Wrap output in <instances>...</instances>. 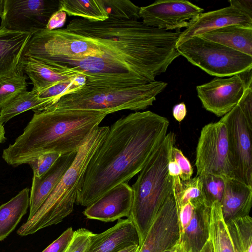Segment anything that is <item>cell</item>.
<instances>
[{
  "instance_id": "1",
  "label": "cell",
  "mask_w": 252,
  "mask_h": 252,
  "mask_svg": "<svg viewBox=\"0 0 252 252\" xmlns=\"http://www.w3.org/2000/svg\"><path fill=\"white\" fill-rule=\"evenodd\" d=\"M64 28L92 40L102 55L51 65L73 67L86 77V81L152 82L180 56L176 44L181 32L159 29L138 20L109 17L103 21L91 22L78 18Z\"/></svg>"
},
{
  "instance_id": "2",
  "label": "cell",
  "mask_w": 252,
  "mask_h": 252,
  "mask_svg": "<svg viewBox=\"0 0 252 252\" xmlns=\"http://www.w3.org/2000/svg\"><path fill=\"white\" fill-rule=\"evenodd\" d=\"M169 126L166 118L150 111L116 121L88 165L76 204L87 207L139 173L163 141Z\"/></svg>"
},
{
  "instance_id": "3",
  "label": "cell",
  "mask_w": 252,
  "mask_h": 252,
  "mask_svg": "<svg viewBox=\"0 0 252 252\" xmlns=\"http://www.w3.org/2000/svg\"><path fill=\"white\" fill-rule=\"evenodd\" d=\"M108 114L88 110L46 108L34 111L23 133L3 150L2 158L16 167L45 153L76 152Z\"/></svg>"
},
{
  "instance_id": "4",
  "label": "cell",
  "mask_w": 252,
  "mask_h": 252,
  "mask_svg": "<svg viewBox=\"0 0 252 252\" xmlns=\"http://www.w3.org/2000/svg\"><path fill=\"white\" fill-rule=\"evenodd\" d=\"M109 129L108 126H99L92 129L60 182L33 216L18 229L19 235L32 234L57 224L72 212L88 165L103 142Z\"/></svg>"
},
{
  "instance_id": "5",
  "label": "cell",
  "mask_w": 252,
  "mask_h": 252,
  "mask_svg": "<svg viewBox=\"0 0 252 252\" xmlns=\"http://www.w3.org/2000/svg\"><path fill=\"white\" fill-rule=\"evenodd\" d=\"M167 85L156 80L141 84L86 81L81 89L61 96L44 109L100 110L108 114L123 110H144L153 105Z\"/></svg>"
},
{
  "instance_id": "6",
  "label": "cell",
  "mask_w": 252,
  "mask_h": 252,
  "mask_svg": "<svg viewBox=\"0 0 252 252\" xmlns=\"http://www.w3.org/2000/svg\"><path fill=\"white\" fill-rule=\"evenodd\" d=\"M175 140L174 132L166 134L131 187L133 200L128 218L137 229L140 247L157 212L173 190L174 178L169 175L168 164Z\"/></svg>"
},
{
  "instance_id": "7",
  "label": "cell",
  "mask_w": 252,
  "mask_h": 252,
  "mask_svg": "<svg viewBox=\"0 0 252 252\" xmlns=\"http://www.w3.org/2000/svg\"><path fill=\"white\" fill-rule=\"evenodd\" d=\"M176 48L190 63L217 77L252 71V56L198 36L188 39Z\"/></svg>"
},
{
  "instance_id": "8",
  "label": "cell",
  "mask_w": 252,
  "mask_h": 252,
  "mask_svg": "<svg viewBox=\"0 0 252 252\" xmlns=\"http://www.w3.org/2000/svg\"><path fill=\"white\" fill-rule=\"evenodd\" d=\"M195 166L197 176L211 174L234 178L227 128L221 119L202 127L196 147Z\"/></svg>"
},
{
  "instance_id": "9",
  "label": "cell",
  "mask_w": 252,
  "mask_h": 252,
  "mask_svg": "<svg viewBox=\"0 0 252 252\" xmlns=\"http://www.w3.org/2000/svg\"><path fill=\"white\" fill-rule=\"evenodd\" d=\"M220 119L227 128L234 177L252 186V127L238 104Z\"/></svg>"
},
{
  "instance_id": "10",
  "label": "cell",
  "mask_w": 252,
  "mask_h": 252,
  "mask_svg": "<svg viewBox=\"0 0 252 252\" xmlns=\"http://www.w3.org/2000/svg\"><path fill=\"white\" fill-rule=\"evenodd\" d=\"M58 8L57 0H4L0 28L32 34L45 29Z\"/></svg>"
},
{
  "instance_id": "11",
  "label": "cell",
  "mask_w": 252,
  "mask_h": 252,
  "mask_svg": "<svg viewBox=\"0 0 252 252\" xmlns=\"http://www.w3.org/2000/svg\"><path fill=\"white\" fill-rule=\"evenodd\" d=\"M180 240L179 205L174 188L157 212L139 252H169Z\"/></svg>"
},
{
  "instance_id": "12",
  "label": "cell",
  "mask_w": 252,
  "mask_h": 252,
  "mask_svg": "<svg viewBox=\"0 0 252 252\" xmlns=\"http://www.w3.org/2000/svg\"><path fill=\"white\" fill-rule=\"evenodd\" d=\"M202 8L188 0H158L140 7L139 17L147 26L180 31L189 27L203 13Z\"/></svg>"
},
{
  "instance_id": "13",
  "label": "cell",
  "mask_w": 252,
  "mask_h": 252,
  "mask_svg": "<svg viewBox=\"0 0 252 252\" xmlns=\"http://www.w3.org/2000/svg\"><path fill=\"white\" fill-rule=\"evenodd\" d=\"M246 73L223 78L215 77L211 81L196 86L197 96L203 107L218 117H222L238 103L252 81L246 79Z\"/></svg>"
},
{
  "instance_id": "14",
  "label": "cell",
  "mask_w": 252,
  "mask_h": 252,
  "mask_svg": "<svg viewBox=\"0 0 252 252\" xmlns=\"http://www.w3.org/2000/svg\"><path fill=\"white\" fill-rule=\"evenodd\" d=\"M133 192L127 183L114 187L86 207L84 215L89 219L112 222L128 217L133 204Z\"/></svg>"
},
{
  "instance_id": "15",
  "label": "cell",
  "mask_w": 252,
  "mask_h": 252,
  "mask_svg": "<svg viewBox=\"0 0 252 252\" xmlns=\"http://www.w3.org/2000/svg\"><path fill=\"white\" fill-rule=\"evenodd\" d=\"M239 25L252 28V18L229 5L218 10L203 12L181 32L177 46L188 39L225 26Z\"/></svg>"
},
{
  "instance_id": "16",
  "label": "cell",
  "mask_w": 252,
  "mask_h": 252,
  "mask_svg": "<svg viewBox=\"0 0 252 252\" xmlns=\"http://www.w3.org/2000/svg\"><path fill=\"white\" fill-rule=\"evenodd\" d=\"M139 245L137 229L128 218L119 219L113 226L100 233H94L86 252H118L127 247Z\"/></svg>"
},
{
  "instance_id": "17",
  "label": "cell",
  "mask_w": 252,
  "mask_h": 252,
  "mask_svg": "<svg viewBox=\"0 0 252 252\" xmlns=\"http://www.w3.org/2000/svg\"><path fill=\"white\" fill-rule=\"evenodd\" d=\"M77 153L62 155L45 174L39 177L33 176L30 195V213L32 218L60 182L71 165Z\"/></svg>"
},
{
  "instance_id": "18",
  "label": "cell",
  "mask_w": 252,
  "mask_h": 252,
  "mask_svg": "<svg viewBox=\"0 0 252 252\" xmlns=\"http://www.w3.org/2000/svg\"><path fill=\"white\" fill-rule=\"evenodd\" d=\"M19 66L28 75L33 85L32 89L35 90L46 88L80 75H84L73 67H55L29 57H22Z\"/></svg>"
},
{
  "instance_id": "19",
  "label": "cell",
  "mask_w": 252,
  "mask_h": 252,
  "mask_svg": "<svg viewBox=\"0 0 252 252\" xmlns=\"http://www.w3.org/2000/svg\"><path fill=\"white\" fill-rule=\"evenodd\" d=\"M224 183L220 203L225 221L249 215L252 207V186L230 177H224Z\"/></svg>"
},
{
  "instance_id": "20",
  "label": "cell",
  "mask_w": 252,
  "mask_h": 252,
  "mask_svg": "<svg viewBox=\"0 0 252 252\" xmlns=\"http://www.w3.org/2000/svg\"><path fill=\"white\" fill-rule=\"evenodd\" d=\"M32 33L0 28V79L19 68L23 51Z\"/></svg>"
},
{
  "instance_id": "21",
  "label": "cell",
  "mask_w": 252,
  "mask_h": 252,
  "mask_svg": "<svg viewBox=\"0 0 252 252\" xmlns=\"http://www.w3.org/2000/svg\"><path fill=\"white\" fill-rule=\"evenodd\" d=\"M211 204L194 207L192 217L180 233L178 252H199L208 239V225Z\"/></svg>"
},
{
  "instance_id": "22",
  "label": "cell",
  "mask_w": 252,
  "mask_h": 252,
  "mask_svg": "<svg viewBox=\"0 0 252 252\" xmlns=\"http://www.w3.org/2000/svg\"><path fill=\"white\" fill-rule=\"evenodd\" d=\"M208 232L213 252H243L224 220L218 201L211 204Z\"/></svg>"
},
{
  "instance_id": "23",
  "label": "cell",
  "mask_w": 252,
  "mask_h": 252,
  "mask_svg": "<svg viewBox=\"0 0 252 252\" xmlns=\"http://www.w3.org/2000/svg\"><path fill=\"white\" fill-rule=\"evenodd\" d=\"M252 56V28L232 25L198 36Z\"/></svg>"
},
{
  "instance_id": "24",
  "label": "cell",
  "mask_w": 252,
  "mask_h": 252,
  "mask_svg": "<svg viewBox=\"0 0 252 252\" xmlns=\"http://www.w3.org/2000/svg\"><path fill=\"white\" fill-rule=\"evenodd\" d=\"M28 188L20 191L8 202L0 206V241L5 239L16 228L30 206Z\"/></svg>"
},
{
  "instance_id": "25",
  "label": "cell",
  "mask_w": 252,
  "mask_h": 252,
  "mask_svg": "<svg viewBox=\"0 0 252 252\" xmlns=\"http://www.w3.org/2000/svg\"><path fill=\"white\" fill-rule=\"evenodd\" d=\"M58 10L91 22L103 21L109 18L101 0H59Z\"/></svg>"
},
{
  "instance_id": "26",
  "label": "cell",
  "mask_w": 252,
  "mask_h": 252,
  "mask_svg": "<svg viewBox=\"0 0 252 252\" xmlns=\"http://www.w3.org/2000/svg\"><path fill=\"white\" fill-rule=\"evenodd\" d=\"M48 106L46 100L40 98L35 90L26 91L17 96L0 111V123L5 124L15 116L29 110L34 112Z\"/></svg>"
},
{
  "instance_id": "27",
  "label": "cell",
  "mask_w": 252,
  "mask_h": 252,
  "mask_svg": "<svg viewBox=\"0 0 252 252\" xmlns=\"http://www.w3.org/2000/svg\"><path fill=\"white\" fill-rule=\"evenodd\" d=\"M179 207L189 202L194 207L210 204L205 196L199 176L175 184Z\"/></svg>"
},
{
  "instance_id": "28",
  "label": "cell",
  "mask_w": 252,
  "mask_h": 252,
  "mask_svg": "<svg viewBox=\"0 0 252 252\" xmlns=\"http://www.w3.org/2000/svg\"><path fill=\"white\" fill-rule=\"evenodd\" d=\"M27 77L23 69L0 79V110L20 94L27 90Z\"/></svg>"
},
{
  "instance_id": "29",
  "label": "cell",
  "mask_w": 252,
  "mask_h": 252,
  "mask_svg": "<svg viewBox=\"0 0 252 252\" xmlns=\"http://www.w3.org/2000/svg\"><path fill=\"white\" fill-rule=\"evenodd\" d=\"M108 17L118 19L138 20L140 7L128 0H101Z\"/></svg>"
},
{
  "instance_id": "30",
  "label": "cell",
  "mask_w": 252,
  "mask_h": 252,
  "mask_svg": "<svg viewBox=\"0 0 252 252\" xmlns=\"http://www.w3.org/2000/svg\"><path fill=\"white\" fill-rule=\"evenodd\" d=\"M199 176L208 201L210 204L214 201L220 202L224 189V177L211 174Z\"/></svg>"
},
{
  "instance_id": "31",
  "label": "cell",
  "mask_w": 252,
  "mask_h": 252,
  "mask_svg": "<svg viewBox=\"0 0 252 252\" xmlns=\"http://www.w3.org/2000/svg\"><path fill=\"white\" fill-rule=\"evenodd\" d=\"M62 155L56 152L47 153L31 161L28 164L32 169L33 176L39 177L45 174Z\"/></svg>"
},
{
  "instance_id": "32",
  "label": "cell",
  "mask_w": 252,
  "mask_h": 252,
  "mask_svg": "<svg viewBox=\"0 0 252 252\" xmlns=\"http://www.w3.org/2000/svg\"><path fill=\"white\" fill-rule=\"evenodd\" d=\"M94 233L84 228L74 231L66 252H86Z\"/></svg>"
},
{
  "instance_id": "33",
  "label": "cell",
  "mask_w": 252,
  "mask_h": 252,
  "mask_svg": "<svg viewBox=\"0 0 252 252\" xmlns=\"http://www.w3.org/2000/svg\"><path fill=\"white\" fill-rule=\"evenodd\" d=\"M171 158L177 162L180 169L181 180L185 181L190 179L193 174V169L189 161L182 151L174 146L171 150Z\"/></svg>"
},
{
  "instance_id": "34",
  "label": "cell",
  "mask_w": 252,
  "mask_h": 252,
  "mask_svg": "<svg viewBox=\"0 0 252 252\" xmlns=\"http://www.w3.org/2000/svg\"><path fill=\"white\" fill-rule=\"evenodd\" d=\"M73 233L72 228H68L42 252H66Z\"/></svg>"
},
{
  "instance_id": "35",
  "label": "cell",
  "mask_w": 252,
  "mask_h": 252,
  "mask_svg": "<svg viewBox=\"0 0 252 252\" xmlns=\"http://www.w3.org/2000/svg\"><path fill=\"white\" fill-rule=\"evenodd\" d=\"M194 207L189 202L179 207L180 233L189 224L193 213Z\"/></svg>"
},
{
  "instance_id": "36",
  "label": "cell",
  "mask_w": 252,
  "mask_h": 252,
  "mask_svg": "<svg viewBox=\"0 0 252 252\" xmlns=\"http://www.w3.org/2000/svg\"><path fill=\"white\" fill-rule=\"evenodd\" d=\"M66 19L65 12L58 10L55 12L50 17L46 29L48 30H54L58 29L64 24Z\"/></svg>"
},
{
  "instance_id": "37",
  "label": "cell",
  "mask_w": 252,
  "mask_h": 252,
  "mask_svg": "<svg viewBox=\"0 0 252 252\" xmlns=\"http://www.w3.org/2000/svg\"><path fill=\"white\" fill-rule=\"evenodd\" d=\"M230 5L241 11L252 18V0H230Z\"/></svg>"
},
{
  "instance_id": "38",
  "label": "cell",
  "mask_w": 252,
  "mask_h": 252,
  "mask_svg": "<svg viewBox=\"0 0 252 252\" xmlns=\"http://www.w3.org/2000/svg\"><path fill=\"white\" fill-rule=\"evenodd\" d=\"M174 118L179 122L182 121L187 114V109L185 104L181 102L175 105L172 109Z\"/></svg>"
},
{
  "instance_id": "39",
  "label": "cell",
  "mask_w": 252,
  "mask_h": 252,
  "mask_svg": "<svg viewBox=\"0 0 252 252\" xmlns=\"http://www.w3.org/2000/svg\"><path fill=\"white\" fill-rule=\"evenodd\" d=\"M168 170L169 175L172 177H180L181 174L180 169L177 162L171 158L168 164Z\"/></svg>"
},
{
  "instance_id": "40",
  "label": "cell",
  "mask_w": 252,
  "mask_h": 252,
  "mask_svg": "<svg viewBox=\"0 0 252 252\" xmlns=\"http://www.w3.org/2000/svg\"><path fill=\"white\" fill-rule=\"evenodd\" d=\"M140 250V246L139 245H134L127 247L118 252H139Z\"/></svg>"
},
{
  "instance_id": "41",
  "label": "cell",
  "mask_w": 252,
  "mask_h": 252,
  "mask_svg": "<svg viewBox=\"0 0 252 252\" xmlns=\"http://www.w3.org/2000/svg\"><path fill=\"white\" fill-rule=\"evenodd\" d=\"M199 252H213L211 243L209 238Z\"/></svg>"
},
{
  "instance_id": "42",
  "label": "cell",
  "mask_w": 252,
  "mask_h": 252,
  "mask_svg": "<svg viewBox=\"0 0 252 252\" xmlns=\"http://www.w3.org/2000/svg\"><path fill=\"white\" fill-rule=\"evenodd\" d=\"M6 139L4 127L0 123V144L4 142Z\"/></svg>"
},
{
  "instance_id": "43",
  "label": "cell",
  "mask_w": 252,
  "mask_h": 252,
  "mask_svg": "<svg viewBox=\"0 0 252 252\" xmlns=\"http://www.w3.org/2000/svg\"><path fill=\"white\" fill-rule=\"evenodd\" d=\"M4 0H0V17L1 18L3 11Z\"/></svg>"
}]
</instances>
